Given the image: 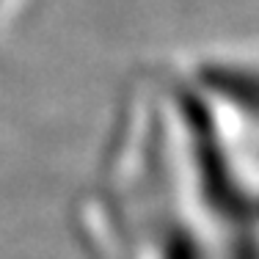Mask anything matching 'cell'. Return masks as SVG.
Wrapping results in <instances>:
<instances>
[{"instance_id":"cell-1","label":"cell","mask_w":259,"mask_h":259,"mask_svg":"<svg viewBox=\"0 0 259 259\" xmlns=\"http://www.w3.org/2000/svg\"><path fill=\"white\" fill-rule=\"evenodd\" d=\"M14 3H17V0H0V20H3L6 14H9V9H11Z\"/></svg>"}]
</instances>
